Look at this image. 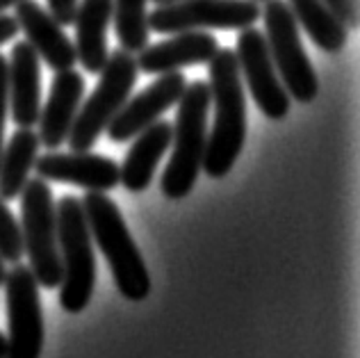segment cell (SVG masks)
Here are the masks:
<instances>
[{
	"label": "cell",
	"instance_id": "cell-1",
	"mask_svg": "<svg viewBox=\"0 0 360 358\" xmlns=\"http://www.w3.org/2000/svg\"><path fill=\"white\" fill-rule=\"evenodd\" d=\"M210 64V103L214 124L203 155V169L210 178H224L240 158L246 139V96L235 51H217Z\"/></svg>",
	"mask_w": 360,
	"mask_h": 358
},
{
	"label": "cell",
	"instance_id": "cell-2",
	"mask_svg": "<svg viewBox=\"0 0 360 358\" xmlns=\"http://www.w3.org/2000/svg\"><path fill=\"white\" fill-rule=\"evenodd\" d=\"M82 208L91 240L105 256L119 292L128 301H144L150 292V276L117 203L105 192H87Z\"/></svg>",
	"mask_w": 360,
	"mask_h": 358
},
{
	"label": "cell",
	"instance_id": "cell-3",
	"mask_svg": "<svg viewBox=\"0 0 360 358\" xmlns=\"http://www.w3.org/2000/svg\"><path fill=\"white\" fill-rule=\"evenodd\" d=\"M210 84L201 80L185 87L176 103L174 153L162 174V192L167 199H183L196 185L207 144V112H210Z\"/></svg>",
	"mask_w": 360,
	"mask_h": 358
},
{
	"label": "cell",
	"instance_id": "cell-4",
	"mask_svg": "<svg viewBox=\"0 0 360 358\" xmlns=\"http://www.w3.org/2000/svg\"><path fill=\"white\" fill-rule=\"evenodd\" d=\"M58 212V244L62 260L60 304L66 313H82L96 286V258L87 217L78 196H64L55 205Z\"/></svg>",
	"mask_w": 360,
	"mask_h": 358
},
{
	"label": "cell",
	"instance_id": "cell-5",
	"mask_svg": "<svg viewBox=\"0 0 360 358\" xmlns=\"http://www.w3.org/2000/svg\"><path fill=\"white\" fill-rule=\"evenodd\" d=\"M21 235L23 253L30 260V271L44 288H60L62 260L58 244V212L53 190L44 178H27L21 190Z\"/></svg>",
	"mask_w": 360,
	"mask_h": 358
},
{
	"label": "cell",
	"instance_id": "cell-6",
	"mask_svg": "<svg viewBox=\"0 0 360 358\" xmlns=\"http://www.w3.org/2000/svg\"><path fill=\"white\" fill-rule=\"evenodd\" d=\"M137 60L128 51H115L108 55L105 67L101 69V80L87 103L78 110L71 133L66 137L73 153H84L98 142L101 133L117 117V112L128 101L132 87L137 82Z\"/></svg>",
	"mask_w": 360,
	"mask_h": 358
},
{
	"label": "cell",
	"instance_id": "cell-7",
	"mask_svg": "<svg viewBox=\"0 0 360 358\" xmlns=\"http://www.w3.org/2000/svg\"><path fill=\"white\" fill-rule=\"evenodd\" d=\"M260 16H264V39L283 87L295 101L312 103L319 91V80L301 44L299 23L290 5L283 0H264Z\"/></svg>",
	"mask_w": 360,
	"mask_h": 358
},
{
	"label": "cell",
	"instance_id": "cell-8",
	"mask_svg": "<svg viewBox=\"0 0 360 358\" xmlns=\"http://www.w3.org/2000/svg\"><path fill=\"white\" fill-rule=\"evenodd\" d=\"M258 0H176L146 14L150 32L174 34L185 30H244L260 18Z\"/></svg>",
	"mask_w": 360,
	"mask_h": 358
},
{
	"label": "cell",
	"instance_id": "cell-9",
	"mask_svg": "<svg viewBox=\"0 0 360 358\" xmlns=\"http://www.w3.org/2000/svg\"><path fill=\"white\" fill-rule=\"evenodd\" d=\"M7 358H39L44 350V313L39 283L27 265L7 269Z\"/></svg>",
	"mask_w": 360,
	"mask_h": 358
},
{
	"label": "cell",
	"instance_id": "cell-10",
	"mask_svg": "<svg viewBox=\"0 0 360 358\" xmlns=\"http://www.w3.org/2000/svg\"><path fill=\"white\" fill-rule=\"evenodd\" d=\"M235 58L240 64V75L249 87L255 106L260 108L264 117L274 121L283 119L290 112V94L283 87L271 62L269 46L264 39V32L255 27H244L238 37V51Z\"/></svg>",
	"mask_w": 360,
	"mask_h": 358
},
{
	"label": "cell",
	"instance_id": "cell-11",
	"mask_svg": "<svg viewBox=\"0 0 360 358\" xmlns=\"http://www.w3.org/2000/svg\"><path fill=\"white\" fill-rule=\"evenodd\" d=\"M185 75L180 71L162 73L155 82H150L144 91H139L135 98L123 103V108L117 112V117L110 121L108 137L112 142H130L141 130L165 115L169 108H174L185 91Z\"/></svg>",
	"mask_w": 360,
	"mask_h": 358
},
{
	"label": "cell",
	"instance_id": "cell-12",
	"mask_svg": "<svg viewBox=\"0 0 360 358\" xmlns=\"http://www.w3.org/2000/svg\"><path fill=\"white\" fill-rule=\"evenodd\" d=\"M34 172L44 181L69 183L87 192H108L121 183L119 165L108 155L91 153H49L34 160Z\"/></svg>",
	"mask_w": 360,
	"mask_h": 358
},
{
	"label": "cell",
	"instance_id": "cell-13",
	"mask_svg": "<svg viewBox=\"0 0 360 358\" xmlns=\"http://www.w3.org/2000/svg\"><path fill=\"white\" fill-rule=\"evenodd\" d=\"M14 7L18 30L25 32V41L32 46L34 53L39 55V60H44L55 71L73 69L75 62H78L75 46L64 34L62 25L55 21V16L46 12L37 0H18Z\"/></svg>",
	"mask_w": 360,
	"mask_h": 358
},
{
	"label": "cell",
	"instance_id": "cell-14",
	"mask_svg": "<svg viewBox=\"0 0 360 358\" xmlns=\"http://www.w3.org/2000/svg\"><path fill=\"white\" fill-rule=\"evenodd\" d=\"M84 78L73 69L58 71L49 94V101L39 112V144L55 151L66 142L71 133V126L78 117L82 94H84Z\"/></svg>",
	"mask_w": 360,
	"mask_h": 358
},
{
	"label": "cell",
	"instance_id": "cell-15",
	"mask_svg": "<svg viewBox=\"0 0 360 358\" xmlns=\"http://www.w3.org/2000/svg\"><path fill=\"white\" fill-rule=\"evenodd\" d=\"M217 51H219V44H217L214 34L185 30L176 32L174 39L169 41L144 46L137 53V69L150 75H162L183 67H192V64H207Z\"/></svg>",
	"mask_w": 360,
	"mask_h": 358
},
{
	"label": "cell",
	"instance_id": "cell-16",
	"mask_svg": "<svg viewBox=\"0 0 360 358\" xmlns=\"http://www.w3.org/2000/svg\"><path fill=\"white\" fill-rule=\"evenodd\" d=\"M7 84L12 117L21 128H32L41 112L39 55L27 41H18L7 62Z\"/></svg>",
	"mask_w": 360,
	"mask_h": 358
},
{
	"label": "cell",
	"instance_id": "cell-17",
	"mask_svg": "<svg viewBox=\"0 0 360 358\" xmlns=\"http://www.w3.org/2000/svg\"><path fill=\"white\" fill-rule=\"evenodd\" d=\"M115 0H82L75 7V55L87 73H101L108 62V30Z\"/></svg>",
	"mask_w": 360,
	"mask_h": 358
},
{
	"label": "cell",
	"instance_id": "cell-18",
	"mask_svg": "<svg viewBox=\"0 0 360 358\" xmlns=\"http://www.w3.org/2000/svg\"><path fill=\"white\" fill-rule=\"evenodd\" d=\"M172 137L174 126L169 121H155L135 137V144L130 146L126 160L119 167L121 185L128 192H144L150 185L160 160L172 146Z\"/></svg>",
	"mask_w": 360,
	"mask_h": 358
},
{
	"label": "cell",
	"instance_id": "cell-19",
	"mask_svg": "<svg viewBox=\"0 0 360 358\" xmlns=\"http://www.w3.org/2000/svg\"><path fill=\"white\" fill-rule=\"evenodd\" d=\"M37 151H39V135L32 128L16 130L3 146L0 153V199H16L27 183V174L32 172Z\"/></svg>",
	"mask_w": 360,
	"mask_h": 358
},
{
	"label": "cell",
	"instance_id": "cell-20",
	"mask_svg": "<svg viewBox=\"0 0 360 358\" xmlns=\"http://www.w3.org/2000/svg\"><path fill=\"white\" fill-rule=\"evenodd\" d=\"M290 9L321 51L338 53L345 49L349 27L330 12L324 0H290Z\"/></svg>",
	"mask_w": 360,
	"mask_h": 358
},
{
	"label": "cell",
	"instance_id": "cell-21",
	"mask_svg": "<svg viewBox=\"0 0 360 358\" xmlns=\"http://www.w3.org/2000/svg\"><path fill=\"white\" fill-rule=\"evenodd\" d=\"M115 21L117 39L123 51L139 53L148 46V23H146V0H115Z\"/></svg>",
	"mask_w": 360,
	"mask_h": 358
},
{
	"label": "cell",
	"instance_id": "cell-22",
	"mask_svg": "<svg viewBox=\"0 0 360 358\" xmlns=\"http://www.w3.org/2000/svg\"><path fill=\"white\" fill-rule=\"evenodd\" d=\"M0 258L5 262H18L23 258L21 224L14 219L5 199H0Z\"/></svg>",
	"mask_w": 360,
	"mask_h": 358
},
{
	"label": "cell",
	"instance_id": "cell-23",
	"mask_svg": "<svg viewBox=\"0 0 360 358\" xmlns=\"http://www.w3.org/2000/svg\"><path fill=\"white\" fill-rule=\"evenodd\" d=\"M347 27H358V0H324Z\"/></svg>",
	"mask_w": 360,
	"mask_h": 358
},
{
	"label": "cell",
	"instance_id": "cell-24",
	"mask_svg": "<svg viewBox=\"0 0 360 358\" xmlns=\"http://www.w3.org/2000/svg\"><path fill=\"white\" fill-rule=\"evenodd\" d=\"M9 112V84H7V60L0 55V153H3V130Z\"/></svg>",
	"mask_w": 360,
	"mask_h": 358
},
{
	"label": "cell",
	"instance_id": "cell-25",
	"mask_svg": "<svg viewBox=\"0 0 360 358\" xmlns=\"http://www.w3.org/2000/svg\"><path fill=\"white\" fill-rule=\"evenodd\" d=\"M80 0H49V9L55 16V21L60 25H71L73 16H75V7H78Z\"/></svg>",
	"mask_w": 360,
	"mask_h": 358
},
{
	"label": "cell",
	"instance_id": "cell-26",
	"mask_svg": "<svg viewBox=\"0 0 360 358\" xmlns=\"http://www.w3.org/2000/svg\"><path fill=\"white\" fill-rule=\"evenodd\" d=\"M18 32L21 30H18L16 18L9 16V14H0V46L7 44L9 39H14Z\"/></svg>",
	"mask_w": 360,
	"mask_h": 358
},
{
	"label": "cell",
	"instance_id": "cell-27",
	"mask_svg": "<svg viewBox=\"0 0 360 358\" xmlns=\"http://www.w3.org/2000/svg\"><path fill=\"white\" fill-rule=\"evenodd\" d=\"M5 279H7V262L0 258V286H5Z\"/></svg>",
	"mask_w": 360,
	"mask_h": 358
},
{
	"label": "cell",
	"instance_id": "cell-28",
	"mask_svg": "<svg viewBox=\"0 0 360 358\" xmlns=\"http://www.w3.org/2000/svg\"><path fill=\"white\" fill-rule=\"evenodd\" d=\"M0 358H7V335L0 333Z\"/></svg>",
	"mask_w": 360,
	"mask_h": 358
},
{
	"label": "cell",
	"instance_id": "cell-29",
	"mask_svg": "<svg viewBox=\"0 0 360 358\" xmlns=\"http://www.w3.org/2000/svg\"><path fill=\"white\" fill-rule=\"evenodd\" d=\"M16 3H18V0H0V14H3L7 7H12V5H16Z\"/></svg>",
	"mask_w": 360,
	"mask_h": 358
},
{
	"label": "cell",
	"instance_id": "cell-30",
	"mask_svg": "<svg viewBox=\"0 0 360 358\" xmlns=\"http://www.w3.org/2000/svg\"><path fill=\"white\" fill-rule=\"evenodd\" d=\"M155 5H169V3H176V0H153Z\"/></svg>",
	"mask_w": 360,
	"mask_h": 358
}]
</instances>
